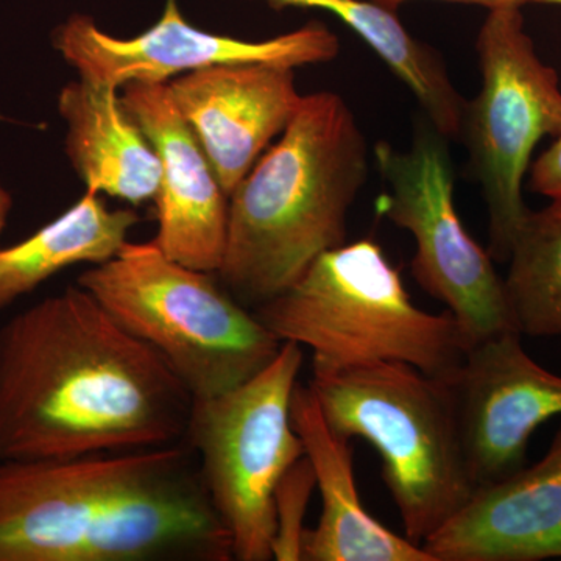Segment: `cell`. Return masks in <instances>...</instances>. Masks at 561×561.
<instances>
[{
    "label": "cell",
    "mask_w": 561,
    "mask_h": 561,
    "mask_svg": "<svg viewBox=\"0 0 561 561\" xmlns=\"http://www.w3.org/2000/svg\"><path fill=\"white\" fill-rule=\"evenodd\" d=\"M192 394L79 284L0 324V461L183 442Z\"/></svg>",
    "instance_id": "cell-1"
},
{
    "label": "cell",
    "mask_w": 561,
    "mask_h": 561,
    "mask_svg": "<svg viewBox=\"0 0 561 561\" xmlns=\"http://www.w3.org/2000/svg\"><path fill=\"white\" fill-rule=\"evenodd\" d=\"M184 442L0 461V561H230Z\"/></svg>",
    "instance_id": "cell-2"
},
{
    "label": "cell",
    "mask_w": 561,
    "mask_h": 561,
    "mask_svg": "<svg viewBox=\"0 0 561 561\" xmlns=\"http://www.w3.org/2000/svg\"><path fill=\"white\" fill-rule=\"evenodd\" d=\"M368 176V146L341 95H302L294 119L230 195L217 278L254 311L346 243Z\"/></svg>",
    "instance_id": "cell-3"
},
{
    "label": "cell",
    "mask_w": 561,
    "mask_h": 561,
    "mask_svg": "<svg viewBox=\"0 0 561 561\" xmlns=\"http://www.w3.org/2000/svg\"><path fill=\"white\" fill-rule=\"evenodd\" d=\"M253 312L280 342L311 350L312 371L402 362L451 379L470 348L451 313L413 305L400 271L368 239L321 254Z\"/></svg>",
    "instance_id": "cell-4"
},
{
    "label": "cell",
    "mask_w": 561,
    "mask_h": 561,
    "mask_svg": "<svg viewBox=\"0 0 561 561\" xmlns=\"http://www.w3.org/2000/svg\"><path fill=\"white\" fill-rule=\"evenodd\" d=\"M328 423L370 443L404 534L423 542L459 511L476 486L457 416L451 379L402 362L312 371L309 382Z\"/></svg>",
    "instance_id": "cell-5"
},
{
    "label": "cell",
    "mask_w": 561,
    "mask_h": 561,
    "mask_svg": "<svg viewBox=\"0 0 561 561\" xmlns=\"http://www.w3.org/2000/svg\"><path fill=\"white\" fill-rule=\"evenodd\" d=\"M77 284L168 362L192 398H210L264 370L283 342L225 289L216 273L171 260L154 243H125Z\"/></svg>",
    "instance_id": "cell-6"
},
{
    "label": "cell",
    "mask_w": 561,
    "mask_h": 561,
    "mask_svg": "<svg viewBox=\"0 0 561 561\" xmlns=\"http://www.w3.org/2000/svg\"><path fill=\"white\" fill-rule=\"evenodd\" d=\"M302 362V346L283 342L275 359L249 381L192 401L183 442L197 457L234 560H272L273 493L305 456L290 409Z\"/></svg>",
    "instance_id": "cell-7"
},
{
    "label": "cell",
    "mask_w": 561,
    "mask_h": 561,
    "mask_svg": "<svg viewBox=\"0 0 561 561\" xmlns=\"http://www.w3.org/2000/svg\"><path fill=\"white\" fill-rule=\"evenodd\" d=\"M476 50L482 88L465 102L459 138L489 213L491 257L508 261L530 210L523 181L531 153L545 136L561 135L559 76L538 57L518 7L490 10Z\"/></svg>",
    "instance_id": "cell-8"
},
{
    "label": "cell",
    "mask_w": 561,
    "mask_h": 561,
    "mask_svg": "<svg viewBox=\"0 0 561 561\" xmlns=\"http://www.w3.org/2000/svg\"><path fill=\"white\" fill-rule=\"evenodd\" d=\"M448 142L424 117L409 149L376 144V164L387 184L376 209L411 232L416 243L413 278L449 309L471 346L502 332L519 331L508 308L504 278L457 214Z\"/></svg>",
    "instance_id": "cell-9"
},
{
    "label": "cell",
    "mask_w": 561,
    "mask_h": 561,
    "mask_svg": "<svg viewBox=\"0 0 561 561\" xmlns=\"http://www.w3.org/2000/svg\"><path fill=\"white\" fill-rule=\"evenodd\" d=\"M51 44L79 79L105 87L169 83L176 77L228 62H272L301 68L334 60L341 43L321 22L265 41H245L194 27L168 0L164 13L135 38H116L88 14H72L55 28Z\"/></svg>",
    "instance_id": "cell-10"
},
{
    "label": "cell",
    "mask_w": 561,
    "mask_h": 561,
    "mask_svg": "<svg viewBox=\"0 0 561 561\" xmlns=\"http://www.w3.org/2000/svg\"><path fill=\"white\" fill-rule=\"evenodd\" d=\"M451 383L476 489L522 470L531 434L561 416V376L531 359L516 331L471 345Z\"/></svg>",
    "instance_id": "cell-11"
},
{
    "label": "cell",
    "mask_w": 561,
    "mask_h": 561,
    "mask_svg": "<svg viewBox=\"0 0 561 561\" xmlns=\"http://www.w3.org/2000/svg\"><path fill=\"white\" fill-rule=\"evenodd\" d=\"M121 101L150 140L161 164L154 243L171 260L217 273L224 261L230 197L168 83H128Z\"/></svg>",
    "instance_id": "cell-12"
},
{
    "label": "cell",
    "mask_w": 561,
    "mask_h": 561,
    "mask_svg": "<svg viewBox=\"0 0 561 561\" xmlns=\"http://www.w3.org/2000/svg\"><path fill=\"white\" fill-rule=\"evenodd\" d=\"M168 88L228 197L302 101L294 68L272 62L210 66L176 77Z\"/></svg>",
    "instance_id": "cell-13"
},
{
    "label": "cell",
    "mask_w": 561,
    "mask_h": 561,
    "mask_svg": "<svg viewBox=\"0 0 561 561\" xmlns=\"http://www.w3.org/2000/svg\"><path fill=\"white\" fill-rule=\"evenodd\" d=\"M423 548L434 561L561 559V427L538 463L476 489Z\"/></svg>",
    "instance_id": "cell-14"
},
{
    "label": "cell",
    "mask_w": 561,
    "mask_h": 561,
    "mask_svg": "<svg viewBox=\"0 0 561 561\" xmlns=\"http://www.w3.org/2000/svg\"><path fill=\"white\" fill-rule=\"evenodd\" d=\"M290 409L321 497L319 524L306 531L302 561H434L423 546L387 529L365 511L351 438L328 423L309 383H298Z\"/></svg>",
    "instance_id": "cell-15"
},
{
    "label": "cell",
    "mask_w": 561,
    "mask_h": 561,
    "mask_svg": "<svg viewBox=\"0 0 561 561\" xmlns=\"http://www.w3.org/2000/svg\"><path fill=\"white\" fill-rule=\"evenodd\" d=\"M66 122V154L87 191L130 205L157 198L161 164L116 88L70 81L58 95Z\"/></svg>",
    "instance_id": "cell-16"
},
{
    "label": "cell",
    "mask_w": 561,
    "mask_h": 561,
    "mask_svg": "<svg viewBox=\"0 0 561 561\" xmlns=\"http://www.w3.org/2000/svg\"><path fill=\"white\" fill-rule=\"evenodd\" d=\"M138 221L135 210L110 209L101 194L87 191L31 238L0 249V312L66 268L113 260Z\"/></svg>",
    "instance_id": "cell-17"
},
{
    "label": "cell",
    "mask_w": 561,
    "mask_h": 561,
    "mask_svg": "<svg viewBox=\"0 0 561 561\" xmlns=\"http://www.w3.org/2000/svg\"><path fill=\"white\" fill-rule=\"evenodd\" d=\"M276 5L330 11L357 33L411 90L424 117L446 138H459L465 102L440 55L413 38L394 7L375 0H268Z\"/></svg>",
    "instance_id": "cell-18"
},
{
    "label": "cell",
    "mask_w": 561,
    "mask_h": 561,
    "mask_svg": "<svg viewBox=\"0 0 561 561\" xmlns=\"http://www.w3.org/2000/svg\"><path fill=\"white\" fill-rule=\"evenodd\" d=\"M508 261L504 287L516 330L561 337V201L529 210Z\"/></svg>",
    "instance_id": "cell-19"
},
{
    "label": "cell",
    "mask_w": 561,
    "mask_h": 561,
    "mask_svg": "<svg viewBox=\"0 0 561 561\" xmlns=\"http://www.w3.org/2000/svg\"><path fill=\"white\" fill-rule=\"evenodd\" d=\"M316 474L311 461L302 456L284 472L273 493L275 534L272 541V559L276 561H302L305 553V518L313 490Z\"/></svg>",
    "instance_id": "cell-20"
},
{
    "label": "cell",
    "mask_w": 561,
    "mask_h": 561,
    "mask_svg": "<svg viewBox=\"0 0 561 561\" xmlns=\"http://www.w3.org/2000/svg\"><path fill=\"white\" fill-rule=\"evenodd\" d=\"M530 190L561 201V135L531 165Z\"/></svg>",
    "instance_id": "cell-21"
},
{
    "label": "cell",
    "mask_w": 561,
    "mask_h": 561,
    "mask_svg": "<svg viewBox=\"0 0 561 561\" xmlns=\"http://www.w3.org/2000/svg\"><path fill=\"white\" fill-rule=\"evenodd\" d=\"M375 2L386 3V5L397 7L398 3L405 0H375ZM445 2L470 3V5H481L489 10L505 9V7H518L531 3V0H445Z\"/></svg>",
    "instance_id": "cell-22"
},
{
    "label": "cell",
    "mask_w": 561,
    "mask_h": 561,
    "mask_svg": "<svg viewBox=\"0 0 561 561\" xmlns=\"http://www.w3.org/2000/svg\"><path fill=\"white\" fill-rule=\"evenodd\" d=\"M11 208H13V201H11L10 192L0 184V232L3 231L7 221H9Z\"/></svg>",
    "instance_id": "cell-23"
},
{
    "label": "cell",
    "mask_w": 561,
    "mask_h": 561,
    "mask_svg": "<svg viewBox=\"0 0 561 561\" xmlns=\"http://www.w3.org/2000/svg\"><path fill=\"white\" fill-rule=\"evenodd\" d=\"M531 3H549V5H561V0H531Z\"/></svg>",
    "instance_id": "cell-24"
}]
</instances>
